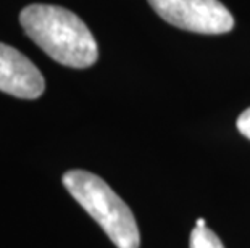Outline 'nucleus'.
Returning a JSON list of instances; mask_svg holds the SVG:
<instances>
[{
  "mask_svg": "<svg viewBox=\"0 0 250 248\" xmlns=\"http://www.w3.org/2000/svg\"><path fill=\"white\" fill-rule=\"evenodd\" d=\"M190 248H225V245L213 230L195 228L190 234Z\"/></svg>",
  "mask_w": 250,
  "mask_h": 248,
  "instance_id": "5",
  "label": "nucleus"
},
{
  "mask_svg": "<svg viewBox=\"0 0 250 248\" xmlns=\"http://www.w3.org/2000/svg\"><path fill=\"white\" fill-rule=\"evenodd\" d=\"M195 228H207V224H205V219H197V223H195Z\"/></svg>",
  "mask_w": 250,
  "mask_h": 248,
  "instance_id": "7",
  "label": "nucleus"
},
{
  "mask_svg": "<svg viewBox=\"0 0 250 248\" xmlns=\"http://www.w3.org/2000/svg\"><path fill=\"white\" fill-rule=\"evenodd\" d=\"M0 91L18 98H39L45 81L36 65L17 49L0 42Z\"/></svg>",
  "mask_w": 250,
  "mask_h": 248,
  "instance_id": "4",
  "label": "nucleus"
},
{
  "mask_svg": "<svg viewBox=\"0 0 250 248\" xmlns=\"http://www.w3.org/2000/svg\"><path fill=\"white\" fill-rule=\"evenodd\" d=\"M167 23L199 34H225L234 28L231 12L220 0H148Z\"/></svg>",
  "mask_w": 250,
  "mask_h": 248,
  "instance_id": "3",
  "label": "nucleus"
},
{
  "mask_svg": "<svg viewBox=\"0 0 250 248\" xmlns=\"http://www.w3.org/2000/svg\"><path fill=\"white\" fill-rule=\"evenodd\" d=\"M63 186L118 248H139L141 234L131 208L102 177L83 170L63 174Z\"/></svg>",
  "mask_w": 250,
  "mask_h": 248,
  "instance_id": "2",
  "label": "nucleus"
},
{
  "mask_svg": "<svg viewBox=\"0 0 250 248\" xmlns=\"http://www.w3.org/2000/svg\"><path fill=\"white\" fill-rule=\"evenodd\" d=\"M20 23L28 38L63 66L84 70L97 61L99 47L92 33L70 10L34 3L21 10Z\"/></svg>",
  "mask_w": 250,
  "mask_h": 248,
  "instance_id": "1",
  "label": "nucleus"
},
{
  "mask_svg": "<svg viewBox=\"0 0 250 248\" xmlns=\"http://www.w3.org/2000/svg\"><path fill=\"white\" fill-rule=\"evenodd\" d=\"M237 129L244 137L250 139V108L242 112L241 116L237 118Z\"/></svg>",
  "mask_w": 250,
  "mask_h": 248,
  "instance_id": "6",
  "label": "nucleus"
}]
</instances>
